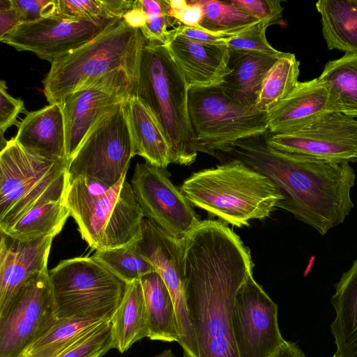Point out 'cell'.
Returning <instances> with one entry per match:
<instances>
[{
  "label": "cell",
  "mask_w": 357,
  "mask_h": 357,
  "mask_svg": "<svg viewBox=\"0 0 357 357\" xmlns=\"http://www.w3.org/2000/svg\"><path fill=\"white\" fill-rule=\"evenodd\" d=\"M180 190L191 205L238 227L268 217L282 199L267 176L234 160L192 174Z\"/></svg>",
  "instance_id": "3957f363"
},
{
  "label": "cell",
  "mask_w": 357,
  "mask_h": 357,
  "mask_svg": "<svg viewBox=\"0 0 357 357\" xmlns=\"http://www.w3.org/2000/svg\"><path fill=\"white\" fill-rule=\"evenodd\" d=\"M174 33L181 34L192 40L216 45H227L228 42L239 34L212 32L199 26L180 24L171 29Z\"/></svg>",
  "instance_id": "b9f144b4"
},
{
  "label": "cell",
  "mask_w": 357,
  "mask_h": 357,
  "mask_svg": "<svg viewBox=\"0 0 357 357\" xmlns=\"http://www.w3.org/2000/svg\"><path fill=\"white\" fill-rule=\"evenodd\" d=\"M113 348L109 319L98 326L58 357H102Z\"/></svg>",
  "instance_id": "d590c367"
},
{
  "label": "cell",
  "mask_w": 357,
  "mask_h": 357,
  "mask_svg": "<svg viewBox=\"0 0 357 357\" xmlns=\"http://www.w3.org/2000/svg\"><path fill=\"white\" fill-rule=\"evenodd\" d=\"M184 265L199 357H239L233 310L238 290L252 273L250 250L224 223L202 220L185 238Z\"/></svg>",
  "instance_id": "6da1fadb"
},
{
  "label": "cell",
  "mask_w": 357,
  "mask_h": 357,
  "mask_svg": "<svg viewBox=\"0 0 357 357\" xmlns=\"http://www.w3.org/2000/svg\"><path fill=\"white\" fill-rule=\"evenodd\" d=\"M270 357H306L294 342L285 340Z\"/></svg>",
  "instance_id": "ee69618b"
},
{
  "label": "cell",
  "mask_w": 357,
  "mask_h": 357,
  "mask_svg": "<svg viewBox=\"0 0 357 357\" xmlns=\"http://www.w3.org/2000/svg\"><path fill=\"white\" fill-rule=\"evenodd\" d=\"M93 257L126 284L156 271L153 264L135 247L133 243L105 250H97Z\"/></svg>",
  "instance_id": "836d02e7"
},
{
  "label": "cell",
  "mask_w": 357,
  "mask_h": 357,
  "mask_svg": "<svg viewBox=\"0 0 357 357\" xmlns=\"http://www.w3.org/2000/svg\"><path fill=\"white\" fill-rule=\"evenodd\" d=\"M130 184L144 218L173 238H185L201 222L165 169L138 162Z\"/></svg>",
  "instance_id": "5bb4252c"
},
{
  "label": "cell",
  "mask_w": 357,
  "mask_h": 357,
  "mask_svg": "<svg viewBox=\"0 0 357 357\" xmlns=\"http://www.w3.org/2000/svg\"><path fill=\"white\" fill-rule=\"evenodd\" d=\"M169 15L177 25L199 26L203 10L197 0H167Z\"/></svg>",
  "instance_id": "60d3db41"
},
{
  "label": "cell",
  "mask_w": 357,
  "mask_h": 357,
  "mask_svg": "<svg viewBox=\"0 0 357 357\" xmlns=\"http://www.w3.org/2000/svg\"><path fill=\"white\" fill-rule=\"evenodd\" d=\"M318 77L328 89L332 111L357 116V53L328 61Z\"/></svg>",
  "instance_id": "83f0119b"
},
{
  "label": "cell",
  "mask_w": 357,
  "mask_h": 357,
  "mask_svg": "<svg viewBox=\"0 0 357 357\" xmlns=\"http://www.w3.org/2000/svg\"><path fill=\"white\" fill-rule=\"evenodd\" d=\"M188 111L197 151L212 156L268 130L267 112L237 104L219 86L190 88Z\"/></svg>",
  "instance_id": "9c48e42d"
},
{
  "label": "cell",
  "mask_w": 357,
  "mask_h": 357,
  "mask_svg": "<svg viewBox=\"0 0 357 357\" xmlns=\"http://www.w3.org/2000/svg\"><path fill=\"white\" fill-rule=\"evenodd\" d=\"M146 308L149 338L162 342H181L174 303L161 276L156 272L139 280Z\"/></svg>",
  "instance_id": "d4e9b609"
},
{
  "label": "cell",
  "mask_w": 357,
  "mask_h": 357,
  "mask_svg": "<svg viewBox=\"0 0 357 357\" xmlns=\"http://www.w3.org/2000/svg\"><path fill=\"white\" fill-rule=\"evenodd\" d=\"M68 162L52 160L20 146L14 138L0 153V231L36 206L64 199Z\"/></svg>",
  "instance_id": "52a82bcc"
},
{
  "label": "cell",
  "mask_w": 357,
  "mask_h": 357,
  "mask_svg": "<svg viewBox=\"0 0 357 357\" xmlns=\"http://www.w3.org/2000/svg\"><path fill=\"white\" fill-rule=\"evenodd\" d=\"M316 8L328 48L357 53V0H320Z\"/></svg>",
  "instance_id": "4316f807"
},
{
  "label": "cell",
  "mask_w": 357,
  "mask_h": 357,
  "mask_svg": "<svg viewBox=\"0 0 357 357\" xmlns=\"http://www.w3.org/2000/svg\"><path fill=\"white\" fill-rule=\"evenodd\" d=\"M18 357H31L29 355H26V354H22L21 356H18Z\"/></svg>",
  "instance_id": "bcb514c9"
},
{
  "label": "cell",
  "mask_w": 357,
  "mask_h": 357,
  "mask_svg": "<svg viewBox=\"0 0 357 357\" xmlns=\"http://www.w3.org/2000/svg\"><path fill=\"white\" fill-rule=\"evenodd\" d=\"M47 270L32 275L0 317V357H18L58 321Z\"/></svg>",
  "instance_id": "8fae6325"
},
{
  "label": "cell",
  "mask_w": 357,
  "mask_h": 357,
  "mask_svg": "<svg viewBox=\"0 0 357 357\" xmlns=\"http://www.w3.org/2000/svg\"><path fill=\"white\" fill-rule=\"evenodd\" d=\"M278 305L250 274L236 295L233 328L239 357H270L285 341Z\"/></svg>",
  "instance_id": "9a60e30c"
},
{
  "label": "cell",
  "mask_w": 357,
  "mask_h": 357,
  "mask_svg": "<svg viewBox=\"0 0 357 357\" xmlns=\"http://www.w3.org/2000/svg\"><path fill=\"white\" fill-rule=\"evenodd\" d=\"M110 323L114 348L121 354L128 351L136 342L149 337L146 308L139 280L127 284Z\"/></svg>",
  "instance_id": "484cf974"
},
{
  "label": "cell",
  "mask_w": 357,
  "mask_h": 357,
  "mask_svg": "<svg viewBox=\"0 0 357 357\" xmlns=\"http://www.w3.org/2000/svg\"><path fill=\"white\" fill-rule=\"evenodd\" d=\"M27 151L43 158L68 162L63 114L59 104L27 112L14 137Z\"/></svg>",
  "instance_id": "44dd1931"
},
{
  "label": "cell",
  "mask_w": 357,
  "mask_h": 357,
  "mask_svg": "<svg viewBox=\"0 0 357 357\" xmlns=\"http://www.w3.org/2000/svg\"><path fill=\"white\" fill-rule=\"evenodd\" d=\"M128 99L96 89L75 91L59 103L64 119L68 163L94 124Z\"/></svg>",
  "instance_id": "d6986e66"
},
{
  "label": "cell",
  "mask_w": 357,
  "mask_h": 357,
  "mask_svg": "<svg viewBox=\"0 0 357 357\" xmlns=\"http://www.w3.org/2000/svg\"><path fill=\"white\" fill-rule=\"evenodd\" d=\"M127 109L136 155L151 165L166 169L172 163L171 149L160 125L137 96L127 100Z\"/></svg>",
  "instance_id": "cb8c5ba5"
},
{
  "label": "cell",
  "mask_w": 357,
  "mask_h": 357,
  "mask_svg": "<svg viewBox=\"0 0 357 357\" xmlns=\"http://www.w3.org/2000/svg\"><path fill=\"white\" fill-rule=\"evenodd\" d=\"M259 21L271 24L282 22L283 7L280 0H231Z\"/></svg>",
  "instance_id": "f35d334b"
},
{
  "label": "cell",
  "mask_w": 357,
  "mask_h": 357,
  "mask_svg": "<svg viewBox=\"0 0 357 357\" xmlns=\"http://www.w3.org/2000/svg\"><path fill=\"white\" fill-rule=\"evenodd\" d=\"M333 357H341V356H338L337 354H336L335 353V354L333 356Z\"/></svg>",
  "instance_id": "7dc6e473"
},
{
  "label": "cell",
  "mask_w": 357,
  "mask_h": 357,
  "mask_svg": "<svg viewBox=\"0 0 357 357\" xmlns=\"http://www.w3.org/2000/svg\"><path fill=\"white\" fill-rule=\"evenodd\" d=\"M19 11L11 0H0V38L13 31L22 24Z\"/></svg>",
  "instance_id": "7bdbcfd3"
},
{
  "label": "cell",
  "mask_w": 357,
  "mask_h": 357,
  "mask_svg": "<svg viewBox=\"0 0 357 357\" xmlns=\"http://www.w3.org/2000/svg\"><path fill=\"white\" fill-rule=\"evenodd\" d=\"M146 39L139 29L116 20L87 43L54 60L43 81L50 104H59L69 94L116 70L138 82Z\"/></svg>",
  "instance_id": "5b68a950"
},
{
  "label": "cell",
  "mask_w": 357,
  "mask_h": 357,
  "mask_svg": "<svg viewBox=\"0 0 357 357\" xmlns=\"http://www.w3.org/2000/svg\"><path fill=\"white\" fill-rule=\"evenodd\" d=\"M203 10L199 26L216 33L240 34L259 20L231 0H197Z\"/></svg>",
  "instance_id": "d6a6232c"
},
{
  "label": "cell",
  "mask_w": 357,
  "mask_h": 357,
  "mask_svg": "<svg viewBox=\"0 0 357 357\" xmlns=\"http://www.w3.org/2000/svg\"><path fill=\"white\" fill-rule=\"evenodd\" d=\"M49 277L59 319H111L127 285L93 256L63 260Z\"/></svg>",
  "instance_id": "ba28073f"
},
{
  "label": "cell",
  "mask_w": 357,
  "mask_h": 357,
  "mask_svg": "<svg viewBox=\"0 0 357 357\" xmlns=\"http://www.w3.org/2000/svg\"><path fill=\"white\" fill-rule=\"evenodd\" d=\"M268 144L277 150L317 159L349 163L357 161V120L329 112L294 130L266 132Z\"/></svg>",
  "instance_id": "4fadbf2b"
},
{
  "label": "cell",
  "mask_w": 357,
  "mask_h": 357,
  "mask_svg": "<svg viewBox=\"0 0 357 357\" xmlns=\"http://www.w3.org/2000/svg\"><path fill=\"white\" fill-rule=\"evenodd\" d=\"M136 249L154 266L172 296L181 333L184 357H199L185 290V238L176 239L151 220L144 218L141 232L133 242Z\"/></svg>",
  "instance_id": "7c38bea8"
},
{
  "label": "cell",
  "mask_w": 357,
  "mask_h": 357,
  "mask_svg": "<svg viewBox=\"0 0 357 357\" xmlns=\"http://www.w3.org/2000/svg\"><path fill=\"white\" fill-rule=\"evenodd\" d=\"M70 215L64 199H61L34 207L17 222L1 232L23 241L44 236L54 238L61 231Z\"/></svg>",
  "instance_id": "f546056e"
},
{
  "label": "cell",
  "mask_w": 357,
  "mask_h": 357,
  "mask_svg": "<svg viewBox=\"0 0 357 357\" xmlns=\"http://www.w3.org/2000/svg\"><path fill=\"white\" fill-rule=\"evenodd\" d=\"M132 0H58V13L65 16L102 22L123 19Z\"/></svg>",
  "instance_id": "e575fe53"
},
{
  "label": "cell",
  "mask_w": 357,
  "mask_h": 357,
  "mask_svg": "<svg viewBox=\"0 0 357 357\" xmlns=\"http://www.w3.org/2000/svg\"><path fill=\"white\" fill-rule=\"evenodd\" d=\"M300 62L294 54L284 52L263 80L255 108L268 112L286 98L296 87Z\"/></svg>",
  "instance_id": "1f68e13d"
},
{
  "label": "cell",
  "mask_w": 357,
  "mask_h": 357,
  "mask_svg": "<svg viewBox=\"0 0 357 357\" xmlns=\"http://www.w3.org/2000/svg\"><path fill=\"white\" fill-rule=\"evenodd\" d=\"M127 100L90 130L68 163V183L85 176L112 188L126 175L130 160L136 155Z\"/></svg>",
  "instance_id": "30bf717a"
},
{
  "label": "cell",
  "mask_w": 357,
  "mask_h": 357,
  "mask_svg": "<svg viewBox=\"0 0 357 357\" xmlns=\"http://www.w3.org/2000/svg\"><path fill=\"white\" fill-rule=\"evenodd\" d=\"M266 132L241 139L214 156L221 162L240 161L267 176L282 195L276 208L321 235L342 224L354 207L356 174L349 163L277 150L268 144Z\"/></svg>",
  "instance_id": "7a4b0ae2"
},
{
  "label": "cell",
  "mask_w": 357,
  "mask_h": 357,
  "mask_svg": "<svg viewBox=\"0 0 357 357\" xmlns=\"http://www.w3.org/2000/svg\"><path fill=\"white\" fill-rule=\"evenodd\" d=\"M329 112L333 111L328 89L319 77L299 82L286 98L267 112L268 131H291Z\"/></svg>",
  "instance_id": "ffe728a7"
},
{
  "label": "cell",
  "mask_w": 357,
  "mask_h": 357,
  "mask_svg": "<svg viewBox=\"0 0 357 357\" xmlns=\"http://www.w3.org/2000/svg\"><path fill=\"white\" fill-rule=\"evenodd\" d=\"M22 22H33L58 13V0H11Z\"/></svg>",
  "instance_id": "ab89813d"
},
{
  "label": "cell",
  "mask_w": 357,
  "mask_h": 357,
  "mask_svg": "<svg viewBox=\"0 0 357 357\" xmlns=\"http://www.w3.org/2000/svg\"><path fill=\"white\" fill-rule=\"evenodd\" d=\"M111 319L74 318L58 319L23 354L31 357H58L98 326Z\"/></svg>",
  "instance_id": "f1b7e54d"
},
{
  "label": "cell",
  "mask_w": 357,
  "mask_h": 357,
  "mask_svg": "<svg viewBox=\"0 0 357 357\" xmlns=\"http://www.w3.org/2000/svg\"><path fill=\"white\" fill-rule=\"evenodd\" d=\"M24 102L21 98H15L11 96L7 91L6 82H0V131H1V145L3 148V142L7 141L3 139L4 132L10 126L17 125L19 123L17 119L20 113H25Z\"/></svg>",
  "instance_id": "74e56055"
},
{
  "label": "cell",
  "mask_w": 357,
  "mask_h": 357,
  "mask_svg": "<svg viewBox=\"0 0 357 357\" xmlns=\"http://www.w3.org/2000/svg\"><path fill=\"white\" fill-rule=\"evenodd\" d=\"M126 176L112 188L85 176L68 183L65 204L96 251L130 244L140 234L144 215Z\"/></svg>",
  "instance_id": "277c9868"
},
{
  "label": "cell",
  "mask_w": 357,
  "mask_h": 357,
  "mask_svg": "<svg viewBox=\"0 0 357 357\" xmlns=\"http://www.w3.org/2000/svg\"><path fill=\"white\" fill-rule=\"evenodd\" d=\"M335 317L331 330L341 357H357V259L335 284L331 298Z\"/></svg>",
  "instance_id": "603a6c76"
},
{
  "label": "cell",
  "mask_w": 357,
  "mask_h": 357,
  "mask_svg": "<svg viewBox=\"0 0 357 357\" xmlns=\"http://www.w3.org/2000/svg\"><path fill=\"white\" fill-rule=\"evenodd\" d=\"M54 237L20 240L1 232L0 317L14 296L33 274L47 270V259Z\"/></svg>",
  "instance_id": "e0dca14e"
},
{
  "label": "cell",
  "mask_w": 357,
  "mask_h": 357,
  "mask_svg": "<svg viewBox=\"0 0 357 357\" xmlns=\"http://www.w3.org/2000/svg\"><path fill=\"white\" fill-rule=\"evenodd\" d=\"M190 87L165 45L146 40L136 96L162 128L171 149V162L192 164L198 155L188 111Z\"/></svg>",
  "instance_id": "8992f818"
},
{
  "label": "cell",
  "mask_w": 357,
  "mask_h": 357,
  "mask_svg": "<svg viewBox=\"0 0 357 357\" xmlns=\"http://www.w3.org/2000/svg\"><path fill=\"white\" fill-rule=\"evenodd\" d=\"M284 52L268 54L229 50L230 72L218 86L233 101L255 107L264 79Z\"/></svg>",
  "instance_id": "7402d4cb"
},
{
  "label": "cell",
  "mask_w": 357,
  "mask_h": 357,
  "mask_svg": "<svg viewBox=\"0 0 357 357\" xmlns=\"http://www.w3.org/2000/svg\"><path fill=\"white\" fill-rule=\"evenodd\" d=\"M123 19L139 29L146 41L165 45L169 30L178 25L169 15L167 0H136Z\"/></svg>",
  "instance_id": "4dcf8cb0"
},
{
  "label": "cell",
  "mask_w": 357,
  "mask_h": 357,
  "mask_svg": "<svg viewBox=\"0 0 357 357\" xmlns=\"http://www.w3.org/2000/svg\"><path fill=\"white\" fill-rule=\"evenodd\" d=\"M270 25L271 24L267 21H259L231 39L227 43L229 50L241 52L279 53L280 51L273 47L266 38V31Z\"/></svg>",
  "instance_id": "8d00e7d4"
},
{
  "label": "cell",
  "mask_w": 357,
  "mask_h": 357,
  "mask_svg": "<svg viewBox=\"0 0 357 357\" xmlns=\"http://www.w3.org/2000/svg\"><path fill=\"white\" fill-rule=\"evenodd\" d=\"M165 46L190 89L218 86L230 72L227 45L196 41L170 29Z\"/></svg>",
  "instance_id": "ac0fdd59"
},
{
  "label": "cell",
  "mask_w": 357,
  "mask_h": 357,
  "mask_svg": "<svg viewBox=\"0 0 357 357\" xmlns=\"http://www.w3.org/2000/svg\"><path fill=\"white\" fill-rule=\"evenodd\" d=\"M155 357H174L172 351L170 349H166L158 354Z\"/></svg>",
  "instance_id": "f6af8a7d"
},
{
  "label": "cell",
  "mask_w": 357,
  "mask_h": 357,
  "mask_svg": "<svg viewBox=\"0 0 357 357\" xmlns=\"http://www.w3.org/2000/svg\"><path fill=\"white\" fill-rule=\"evenodd\" d=\"M115 20L95 22L56 14L22 23L0 40L52 63L87 43Z\"/></svg>",
  "instance_id": "2e32d148"
}]
</instances>
